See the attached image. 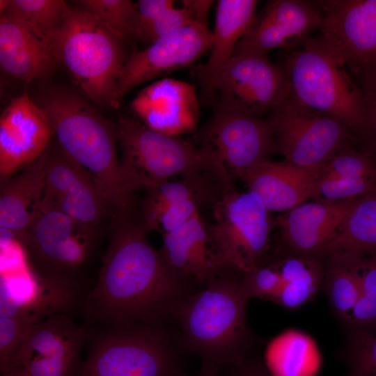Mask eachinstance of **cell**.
Here are the masks:
<instances>
[{
	"mask_svg": "<svg viewBox=\"0 0 376 376\" xmlns=\"http://www.w3.org/2000/svg\"><path fill=\"white\" fill-rule=\"evenodd\" d=\"M136 206L111 217L110 237L95 283L81 304L85 324L103 328L165 322L193 292L149 242Z\"/></svg>",
	"mask_w": 376,
	"mask_h": 376,
	"instance_id": "obj_1",
	"label": "cell"
},
{
	"mask_svg": "<svg viewBox=\"0 0 376 376\" xmlns=\"http://www.w3.org/2000/svg\"><path fill=\"white\" fill-rule=\"evenodd\" d=\"M36 102L49 118L59 146L92 176L111 214L135 205L118 156L117 124L74 87L42 82Z\"/></svg>",
	"mask_w": 376,
	"mask_h": 376,
	"instance_id": "obj_2",
	"label": "cell"
},
{
	"mask_svg": "<svg viewBox=\"0 0 376 376\" xmlns=\"http://www.w3.org/2000/svg\"><path fill=\"white\" fill-rule=\"evenodd\" d=\"M236 272L221 273L179 301L170 315L178 328L182 351L218 371L243 360L250 338L246 321L249 298Z\"/></svg>",
	"mask_w": 376,
	"mask_h": 376,
	"instance_id": "obj_3",
	"label": "cell"
},
{
	"mask_svg": "<svg viewBox=\"0 0 376 376\" xmlns=\"http://www.w3.org/2000/svg\"><path fill=\"white\" fill-rule=\"evenodd\" d=\"M116 124L122 174L132 195L177 176H209L233 187L230 176L195 141L157 132L127 115L120 114Z\"/></svg>",
	"mask_w": 376,
	"mask_h": 376,
	"instance_id": "obj_4",
	"label": "cell"
},
{
	"mask_svg": "<svg viewBox=\"0 0 376 376\" xmlns=\"http://www.w3.org/2000/svg\"><path fill=\"white\" fill-rule=\"evenodd\" d=\"M56 57L97 107H116L118 81L125 58L123 44L93 15L72 3L57 30Z\"/></svg>",
	"mask_w": 376,
	"mask_h": 376,
	"instance_id": "obj_5",
	"label": "cell"
},
{
	"mask_svg": "<svg viewBox=\"0 0 376 376\" xmlns=\"http://www.w3.org/2000/svg\"><path fill=\"white\" fill-rule=\"evenodd\" d=\"M100 230L42 203L22 243L32 272L40 279L84 295L86 274L100 243Z\"/></svg>",
	"mask_w": 376,
	"mask_h": 376,
	"instance_id": "obj_6",
	"label": "cell"
},
{
	"mask_svg": "<svg viewBox=\"0 0 376 376\" xmlns=\"http://www.w3.org/2000/svg\"><path fill=\"white\" fill-rule=\"evenodd\" d=\"M288 52L282 64L290 95L305 107L338 119L352 133L366 134L363 96L346 68L315 37Z\"/></svg>",
	"mask_w": 376,
	"mask_h": 376,
	"instance_id": "obj_7",
	"label": "cell"
},
{
	"mask_svg": "<svg viewBox=\"0 0 376 376\" xmlns=\"http://www.w3.org/2000/svg\"><path fill=\"white\" fill-rule=\"evenodd\" d=\"M181 352L164 322L105 328L79 376H179Z\"/></svg>",
	"mask_w": 376,
	"mask_h": 376,
	"instance_id": "obj_8",
	"label": "cell"
},
{
	"mask_svg": "<svg viewBox=\"0 0 376 376\" xmlns=\"http://www.w3.org/2000/svg\"><path fill=\"white\" fill-rule=\"evenodd\" d=\"M208 224L211 247L226 271L246 273L260 265L269 247L270 212L254 192H224L213 204Z\"/></svg>",
	"mask_w": 376,
	"mask_h": 376,
	"instance_id": "obj_9",
	"label": "cell"
},
{
	"mask_svg": "<svg viewBox=\"0 0 376 376\" xmlns=\"http://www.w3.org/2000/svg\"><path fill=\"white\" fill-rule=\"evenodd\" d=\"M267 118L278 152L298 166H322L354 139L343 122L301 104L290 95Z\"/></svg>",
	"mask_w": 376,
	"mask_h": 376,
	"instance_id": "obj_10",
	"label": "cell"
},
{
	"mask_svg": "<svg viewBox=\"0 0 376 376\" xmlns=\"http://www.w3.org/2000/svg\"><path fill=\"white\" fill-rule=\"evenodd\" d=\"M230 178H242L278 152L269 119L215 109L194 141Z\"/></svg>",
	"mask_w": 376,
	"mask_h": 376,
	"instance_id": "obj_11",
	"label": "cell"
},
{
	"mask_svg": "<svg viewBox=\"0 0 376 376\" xmlns=\"http://www.w3.org/2000/svg\"><path fill=\"white\" fill-rule=\"evenodd\" d=\"M290 95V85L282 63L267 56L232 57L221 75L214 109L263 118Z\"/></svg>",
	"mask_w": 376,
	"mask_h": 376,
	"instance_id": "obj_12",
	"label": "cell"
},
{
	"mask_svg": "<svg viewBox=\"0 0 376 376\" xmlns=\"http://www.w3.org/2000/svg\"><path fill=\"white\" fill-rule=\"evenodd\" d=\"M322 22L315 37L359 77L376 63V0L313 1Z\"/></svg>",
	"mask_w": 376,
	"mask_h": 376,
	"instance_id": "obj_13",
	"label": "cell"
},
{
	"mask_svg": "<svg viewBox=\"0 0 376 376\" xmlns=\"http://www.w3.org/2000/svg\"><path fill=\"white\" fill-rule=\"evenodd\" d=\"M88 334L68 313L47 316L28 332L15 368L29 376H75Z\"/></svg>",
	"mask_w": 376,
	"mask_h": 376,
	"instance_id": "obj_14",
	"label": "cell"
},
{
	"mask_svg": "<svg viewBox=\"0 0 376 376\" xmlns=\"http://www.w3.org/2000/svg\"><path fill=\"white\" fill-rule=\"evenodd\" d=\"M42 202L83 223L99 225L111 212L90 173L57 141L44 152Z\"/></svg>",
	"mask_w": 376,
	"mask_h": 376,
	"instance_id": "obj_15",
	"label": "cell"
},
{
	"mask_svg": "<svg viewBox=\"0 0 376 376\" xmlns=\"http://www.w3.org/2000/svg\"><path fill=\"white\" fill-rule=\"evenodd\" d=\"M213 33L207 25L193 24L166 35L127 57L116 88L120 100L136 86L193 64L210 51Z\"/></svg>",
	"mask_w": 376,
	"mask_h": 376,
	"instance_id": "obj_16",
	"label": "cell"
},
{
	"mask_svg": "<svg viewBox=\"0 0 376 376\" xmlns=\"http://www.w3.org/2000/svg\"><path fill=\"white\" fill-rule=\"evenodd\" d=\"M322 22L313 1L271 0L267 2L233 54L267 56L274 49L288 52L302 45Z\"/></svg>",
	"mask_w": 376,
	"mask_h": 376,
	"instance_id": "obj_17",
	"label": "cell"
},
{
	"mask_svg": "<svg viewBox=\"0 0 376 376\" xmlns=\"http://www.w3.org/2000/svg\"><path fill=\"white\" fill-rule=\"evenodd\" d=\"M54 136L49 118L27 93L13 99L0 118L1 182L41 156Z\"/></svg>",
	"mask_w": 376,
	"mask_h": 376,
	"instance_id": "obj_18",
	"label": "cell"
},
{
	"mask_svg": "<svg viewBox=\"0 0 376 376\" xmlns=\"http://www.w3.org/2000/svg\"><path fill=\"white\" fill-rule=\"evenodd\" d=\"M199 104L194 85L166 78L143 88L130 102V109L150 129L180 136L196 130Z\"/></svg>",
	"mask_w": 376,
	"mask_h": 376,
	"instance_id": "obj_19",
	"label": "cell"
},
{
	"mask_svg": "<svg viewBox=\"0 0 376 376\" xmlns=\"http://www.w3.org/2000/svg\"><path fill=\"white\" fill-rule=\"evenodd\" d=\"M258 1L219 0L217 6L213 41L207 61L195 68L201 88V105H213L221 75L233 56L240 40L253 24Z\"/></svg>",
	"mask_w": 376,
	"mask_h": 376,
	"instance_id": "obj_20",
	"label": "cell"
},
{
	"mask_svg": "<svg viewBox=\"0 0 376 376\" xmlns=\"http://www.w3.org/2000/svg\"><path fill=\"white\" fill-rule=\"evenodd\" d=\"M355 201H305L293 207L276 221L283 242L296 256L320 258Z\"/></svg>",
	"mask_w": 376,
	"mask_h": 376,
	"instance_id": "obj_21",
	"label": "cell"
},
{
	"mask_svg": "<svg viewBox=\"0 0 376 376\" xmlns=\"http://www.w3.org/2000/svg\"><path fill=\"white\" fill-rule=\"evenodd\" d=\"M324 164L306 167L287 161L263 162L241 178L271 212H288L311 198Z\"/></svg>",
	"mask_w": 376,
	"mask_h": 376,
	"instance_id": "obj_22",
	"label": "cell"
},
{
	"mask_svg": "<svg viewBox=\"0 0 376 376\" xmlns=\"http://www.w3.org/2000/svg\"><path fill=\"white\" fill-rule=\"evenodd\" d=\"M58 60L52 41L15 19L0 17V66L11 77L47 81Z\"/></svg>",
	"mask_w": 376,
	"mask_h": 376,
	"instance_id": "obj_23",
	"label": "cell"
},
{
	"mask_svg": "<svg viewBox=\"0 0 376 376\" xmlns=\"http://www.w3.org/2000/svg\"><path fill=\"white\" fill-rule=\"evenodd\" d=\"M162 235L161 255L184 278L205 285L226 271L211 247L208 224L200 212Z\"/></svg>",
	"mask_w": 376,
	"mask_h": 376,
	"instance_id": "obj_24",
	"label": "cell"
},
{
	"mask_svg": "<svg viewBox=\"0 0 376 376\" xmlns=\"http://www.w3.org/2000/svg\"><path fill=\"white\" fill-rule=\"evenodd\" d=\"M44 152L24 169L1 182V230L9 232L19 242L42 205L45 190Z\"/></svg>",
	"mask_w": 376,
	"mask_h": 376,
	"instance_id": "obj_25",
	"label": "cell"
},
{
	"mask_svg": "<svg viewBox=\"0 0 376 376\" xmlns=\"http://www.w3.org/2000/svg\"><path fill=\"white\" fill-rule=\"evenodd\" d=\"M233 188L209 176L169 180L146 191L139 209L140 215L148 231H157L161 217L170 208L196 197L204 198L212 205Z\"/></svg>",
	"mask_w": 376,
	"mask_h": 376,
	"instance_id": "obj_26",
	"label": "cell"
},
{
	"mask_svg": "<svg viewBox=\"0 0 376 376\" xmlns=\"http://www.w3.org/2000/svg\"><path fill=\"white\" fill-rule=\"evenodd\" d=\"M376 253V191L356 199L343 224L321 257Z\"/></svg>",
	"mask_w": 376,
	"mask_h": 376,
	"instance_id": "obj_27",
	"label": "cell"
},
{
	"mask_svg": "<svg viewBox=\"0 0 376 376\" xmlns=\"http://www.w3.org/2000/svg\"><path fill=\"white\" fill-rule=\"evenodd\" d=\"M320 363L316 345L298 331L283 333L267 349L266 364L272 376H314Z\"/></svg>",
	"mask_w": 376,
	"mask_h": 376,
	"instance_id": "obj_28",
	"label": "cell"
},
{
	"mask_svg": "<svg viewBox=\"0 0 376 376\" xmlns=\"http://www.w3.org/2000/svg\"><path fill=\"white\" fill-rule=\"evenodd\" d=\"M280 277V288L272 301L295 308L311 300L324 278L320 258L293 256L274 263Z\"/></svg>",
	"mask_w": 376,
	"mask_h": 376,
	"instance_id": "obj_29",
	"label": "cell"
},
{
	"mask_svg": "<svg viewBox=\"0 0 376 376\" xmlns=\"http://www.w3.org/2000/svg\"><path fill=\"white\" fill-rule=\"evenodd\" d=\"M359 258L347 255L329 256L324 271L326 289L331 304L347 322L359 295Z\"/></svg>",
	"mask_w": 376,
	"mask_h": 376,
	"instance_id": "obj_30",
	"label": "cell"
},
{
	"mask_svg": "<svg viewBox=\"0 0 376 376\" xmlns=\"http://www.w3.org/2000/svg\"><path fill=\"white\" fill-rule=\"evenodd\" d=\"M73 3L93 15L123 44L136 39L140 26L137 3L130 0H79Z\"/></svg>",
	"mask_w": 376,
	"mask_h": 376,
	"instance_id": "obj_31",
	"label": "cell"
},
{
	"mask_svg": "<svg viewBox=\"0 0 376 376\" xmlns=\"http://www.w3.org/2000/svg\"><path fill=\"white\" fill-rule=\"evenodd\" d=\"M69 4L63 0H9L1 15L19 21L52 41Z\"/></svg>",
	"mask_w": 376,
	"mask_h": 376,
	"instance_id": "obj_32",
	"label": "cell"
},
{
	"mask_svg": "<svg viewBox=\"0 0 376 376\" xmlns=\"http://www.w3.org/2000/svg\"><path fill=\"white\" fill-rule=\"evenodd\" d=\"M360 257L359 295L348 322L360 327L376 323V253Z\"/></svg>",
	"mask_w": 376,
	"mask_h": 376,
	"instance_id": "obj_33",
	"label": "cell"
},
{
	"mask_svg": "<svg viewBox=\"0 0 376 376\" xmlns=\"http://www.w3.org/2000/svg\"><path fill=\"white\" fill-rule=\"evenodd\" d=\"M376 191V178L321 177L310 198L336 202L359 198Z\"/></svg>",
	"mask_w": 376,
	"mask_h": 376,
	"instance_id": "obj_34",
	"label": "cell"
},
{
	"mask_svg": "<svg viewBox=\"0 0 376 376\" xmlns=\"http://www.w3.org/2000/svg\"><path fill=\"white\" fill-rule=\"evenodd\" d=\"M42 318L29 315L0 318L1 373L15 368L18 355L28 332Z\"/></svg>",
	"mask_w": 376,
	"mask_h": 376,
	"instance_id": "obj_35",
	"label": "cell"
},
{
	"mask_svg": "<svg viewBox=\"0 0 376 376\" xmlns=\"http://www.w3.org/2000/svg\"><path fill=\"white\" fill-rule=\"evenodd\" d=\"M322 177L376 178V162L368 152L354 150L349 146L324 164Z\"/></svg>",
	"mask_w": 376,
	"mask_h": 376,
	"instance_id": "obj_36",
	"label": "cell"
},
{
	"mask_svg": "<svg viewBox=\"0 0 376 376\" xmlns=\"http://www.w3.org/2000/svg\"><path fill=\"white\" fill-rule=\"evenodd\" d=\"M195 22L191 10L182 8H171L150 23L139 28L136 39L150 45L157 40L187 26Z\"/></svg>",
	"mask_w": 376,
	"mask_h": 376,
	"instance_id": "obj_37",
	"label": "cell"
},
{
	"mask_svg": "<svg viewBox=\"0 0 376 376\" xmlns=\"http://www.w3.org/2000/svg\"><path fill=\"white\" fill-rule=\"evenodd\" d=\"M351 376H376V336L357 333L347 355Z\"/></svg>",
	"mask_w": 376,
	"mask_h": 376,
	"instance_id": "obj_38",
	"label": "cell"
},
{
	"mask_svg": "<svg viewBox=\"0 0 376 376\" xmlns=\"http://www.w3.org/2000/svg\"><path fill=\"white\" fill-rule=\"evenodd\" d=\"M242 286L249 299L260 298L272 301L281 285V277L274 264L258 265L242 274Z\"/></svg>",
	"mask_w": 376,
	"mask_h": 376,
	"instance_id": "obj_39",
	"label": "cell"
},
{
	"mask_svg": "<svg viewBox=\"0 0 376 376\" xmlns=\"http://www.w3.org/2000/svg\"><path fill=\"white\" fill-rule=\"evenodd\" d=\"M366 113L367 132L376 146V63L360 76Z\"/></svg>",
	"mask_w": 376,
	"mask_h": 376,
	"instance_id": "obj_40",
	"label": "cell"
},
{
	"mask_svg": "<svg viewBox=\"0 0 376 376\" xmlns=\"http://www.w3.org/2000/svg\"><path fill=\"white\" fill-rule=\"evenodd\" d=\"M173 0H140L137 3L140 16L139 28L158 18L173 7Z\"/></svg>",
	"mask_w": 376,
	"mask_h": 376,
	"instance_id": "obj_41",
	"label": "cell"
},
{
	"mask_svg": "<svg viewBox=\"0 0 376 376\" xmlns=\"http://www.w3.org/2000/svg\"><path fill=\"white\" fill-rule=\"evenodd\" d=\"M183 6L189 8L193 13L196 22L207 25V16L214 1L185 0Z\"/></svg>",
	"mask_w": 376,
	"mask_h": 376,
	"instance_id": "obj_42",
	"label": "cell"
},
{
	"mask_svg": "<svg viewBox=\"0 0 376 376\" xmlns=\"http://www.w3.org/2000/svg\"><path fill=\"white\" fill-rule=\"evenodd\" d=\"M233 366L235 367V370L232 376H272L260 365L244 362V360Z\"/></svg>",
	"mask_w": 376,
	"mask_h": 376,
	"instance_id": "obj_43",
	"label": "cell"
},
{
	"mask_svg": "<svg viewBox=\"0 0 376 376\" xmlns=\"http://www.w3.org/2000/svg\"><path fill=\"white\" fill-rule=\"evenodd\" d=\"M218 372L219 371L215 369L203 366L201 372L195 376H219ZM179 376H186V375H185L182 373Z\"/></svg>",
	"mask_w": 376,
	"mask_h": 376,
	"instance_id": "obj_44",
	"label": "cell"
},
{
	"mask_svg": "<svg viewBox=\"0 0 376 376\" xmlns=\"http://www.w3.org/2000/svg\"><path fill=\"white\" fill-rule=\"evenodd\" d=\"M1 376H29L22 368H15L8 372L2 373Z\"/></svg>",
	"mask_w": 376,
	"mask_h": 376,
	"instance_id": "obj_45",
	"label": "cell"
},
{
	"mask_svg": "<svg viewBox=\"0 0 376 376\" xmlns=\"http://www.w3.org/2000/svg\"><path fill=\"white\" fill-rule=\"evenodd\" d=\"M9 0H1L0 1V13L1 15L3 13L5 10L6 9L8 4Z\"/></svg>",
	"mask_w": 376,
	"mask_h": 376,
	"instance_id": "obj_46",
	"label": "cell"
}]
</instances>
